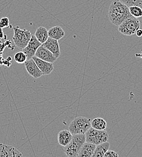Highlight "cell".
Listing matches in <instances>:
<instances>
[{
	"label": "cell",
	"mask_w": 142,
	"mask_h": 157,
	"mask_svg": "<svg viewBox=\"0 0 142 157\" xmlns=\"http://www.w3.org/2000/svg\"><path fill=\"white\" fill-rule=\"evenodd\" d=\"M131 16L127 6L119 0L112 1L108 10V18L113 24L119 26Z\"/></svg>",
	"instance_id": "obj_1"
},
{
	"label": "cell",
	"mask_w": 142,
	"mask_h": 157,
	"mask_svg": "<svg viewBox=\"0 0 142 157\" xmlns=\"http://www.w3.org/2000/svg\"><path fill=\"white\" fill-rule=\"evenodd\" d=\"M85 142V134H74L71 141L64 146L63 151L68 157H78L82 145Z\"/></svg>",
	"instance_id": "obj_2"
},
{
	"label": "cell",
	"mask_w": 142,
	"mask_h": 157,
	"mask_svg": "<svg viewBox=\"0 0 142 157\" xmlns=\"http://www.w3.org/2000/svg\"><path fill=\"white\" fill-rule=\"evenodd\" d=\"M91 127L90 119L84 117H78L71 122L68 130L73 135L85 134Z\"/></svg>",
	"instance_id": "obj_3"
},
{
	"label": "cell",
	"mask_w": 142,
	"mask_h": 157,
	"mask_svg": "<svg viewBox=\"0 0 142 157\" xmlns=\"http://www.w3.org/2000/svg\"><path fill=\"white\" fill-rule=\"evenodd\" d=\"M118 27L121 33L126 36H132L135 35L136 31L140 29V22L137 18L131 16L125 20Z\"/></svg>",
	"instance_id": "obj_4"
},
{
	"label": "cell",
	"mask_w": 142,
	"mask_h": 157,
	"mask_svg": "<svg viewBox=\"0 0 142 157\" xmlns=\"http://www.w3.org/2000/svg\"><path fill=\"white\" fill-rule=\"evenodd\" d=\"M85 141L96 145L108 141L109 135L105 130H98L92 127L85 134Z\"/></svg>",
	"instance_id": "obj_5"
},
{
	"label": "cell",
	"mask_w": 142,
	"mask_h": 157,
	"mask_svg": "<svg viewBox=\"0 0 142 157\" xmlns=\"http://www.w3.org/2000/svg\"><path fill=\"white\" fill-rule=\"evenodd\" d=\"M32 34L27 30L21 29L19 26H16L13 28V40L15 46L20 49L24 48L32 37Z\"/></svg>",
	"instance_id": "obj_6"
},
{
	"label": "cell",
	"mask_w": 142,
	"mask_h": 157,
	"mask_svg": "<svg viewBox=\"0 0 142 157\" xmlns=\"http://www.w3.org/2000/svg\"><path fill=\"white\" fill-rule=\"evenodd\" d=\"M42 45L35 35H32L30 41L27 46L22 49V52L26 55L27 59L32 58L35 55L38 48Z\"/></svg>",
	"instance_id": "obj_7"
},
{
	"label": "cell",
	"mask_w": 142,
	"mask_h": 157,
	"mask_svg": "<svg viewBox=\"0 0 142 157\" xmlns=\"http://www.w3.org/2000/svg\"><path fill=\"white\" fill-rule=\"evenodd\" d=\"M24 65L29 75L33 78H40L42 76L41 70L33 58L27 59L24 62Z\"/></svg>",
	"instance_id": "obj_8"
},
{
	"label": "cell",
	"mask_w": 142,
	"mask_h": 157,
	"mask_svg": "<svg viewBox=\"0 0 142 157\" xmlns=\"http://www.w3.org/2000/svg\"><path fill=\"white\" fill-rule=\"evenodd\" d=\"M22 154L15 147L0 143V157H20Z\"/></svg>",
	"instance_id": "obj_9"
},
{
	"label": "cell",
	"mask_w": 142,
	"mask_h": 157,
	"mask_svg": "<svg viewBox=\"0 0 142 157\" xmlns=\"http://www.w3.org/2000/svg\"><path fill=\"white\" fill-rule=\"evenodd\" d=\"M43 47L50 51L56 58H58L61 56V50L58 40L48 37L47 40L42 44Z\"/></svg>",
	"instance_id": "obj_10"
},
{
	"label": "cell",
	"mask_w": 142,
	"mask_h": 157,
	"mask_svg": "<svg viewBox=\"0 0 142 157\" xmlns=\"http://www.w3.org/2000/svg\"><path fill=\"white\" fill-rule=\"evenodd\" d=\"M35 56L40 59L51 63H54L58 59L50 51L43 47L42 45L36 50Z\"/></svg>",
	"instance_id": "obj_11"
},
{
	"label": "cell",
	"mask_w": 142,
	"mask_h": 157,
	"mask_svg": "<svg viewBox=\"0 0 142 157\" xmlns=\"http://www.w3.org/2000/svg\"><path fill=\"white\" fill-rule=\"evenodd\" d=\"M32 58L35 60L38 68L41 70L42 75H48L53 71V63L45 61L44 60L38 58L35 56H34Z\"/></svg>",
	"instance_id": "obj_12"
},
{
	"label": "cell",
	"mask_w": 142,
	"mask_h": 157,
	"mask_svg": "<svg viewBox=\"0 0 142 157\" xmlns=\"http://www.w3.org/2000/svg\"><path fill=\"white\" fill-rule=\"evenodd\" d=\"M96 147V144L85 141L79 152L78 157H92Z\"/></svg>",
	"instance_id": "obj_13"
},
{
	"label": "cell",
	"mask_w": 142,
	"mask_h": 157,
	"mask_svg": "<svg viewBox=\"0 0 142 157\" xmlns=\"http://www.w3.org/2000/svg\"><path fill=\"white\" fill-rule=\"evenodd\" d=\"M73 134L69 130H62L58 134V141L62 146H67L71 140Z\"/></svg>",
	"instance_id": "obj_14"
},
{
	"label": "cell",
	"mask_w": 142,
	"mask_h": 157,
	"mask_svg": "<svg viewBox=\"0 0 142 157\" xmlns=\"http://www.w3.org/2000/svg\"><path fill=\"white\" fill-rule=\"evenodd\" d=\"M48 36L58 40L62 39L65 35L64 30L60 26H55L48 30Z\"/></svg>",
	"instance_id": "obj_15"
},
{
	"label": "cell",
	"mask_w": 142,
	"mask_h": 157,
	"mask_svg": "<svg viewBox=\"0 0 142 157\" xmlns=\"http://www.w3.org/2000/svg\"><path fill=\"white\" fill-rule=\"evenodd\" d=\"M109 146L110 144L108 141L96 145L94 152L92 155V157H103L106 152L109 149Z\"/></svg>",
	"instance_id": "obj_16"
},
{
	"label": "cell",
	"mask_w": 142,
	"mask_h": 157,
	"mask_svg": "<svg viewBox=\"0 0 142 157\" xmlns=\"http://www.w3.org/2000/svg\"><path fill=\"white\" fill-rule=\"evenodd\" d=\"M35 36L42 44L48 38V33L47 29L44 27H39L35 33Z\"/></svg>",
	"instance_id": "obj_17"
},
{
	"label": "cell",
	"mask_w": 142,
	"mask_h": 157,
	"mask_svg": "<svg viewBox=\"0 0 142 157\" xmlns=\"http://www.w3.org/2000/svg\"><path fill=\"white\" fill-rule=\"evenodd\" d=\"M91 127L98 130H105L107 127L106 121L102 118L96 117L91 121Z\"/></svg>",
	"instance_id": "obj_18"
},
{
	"label": "cell",
	"mask_w": 142,
	"mask_h": 157,
	"mask_svg": "<svg viewBox=\"0 0 142 157\" xmlns=\"http://www.w3.org/2000/svg\"><path fill=\"white\" fill-rule=\"evenodd\" d=\"M6 38H7V36L4 39H0V66L3 65L4 60V59H3V58L2 56L4 50L6 46H9V44H11V42L9 40H6V41L5 40V42H2L5 39H6Z\"/></svg>",
	"instance_id": "obj_19"
},
{
	"label": "cell",
	"mask_w": 142,
	"mask_h": 157,
	"mask_svg": "<svg viewBox=\"0 0 142 157\" xmlns=\"http://www.w3.org/2000/svg\"><path fill=\"white\" fill-rule=\"evenodd\" d=\"M129 10L131 15L135 18H140L142 17V8L139 6L129 7Z\"/></svg>",
	"instance_id": "obj_20"
},
{
	"label": "cell",
	"mask_w": 142,
	"mask_h": 157,
	"mask_svg": "<svg viewBox=\"0 0 142 157\" xmlns=\"http://www.w3.org/2000/svg\"><path fill=\"white\" fill-rule=\"evenodd\" d=\"M14 59L17 63L22 64L27 60V57L23 52H18L14 55Z\"/></svg>",
	"instance_id": "obj_21"
},
{
	"label": "cell",
	"mask_w": 142,
	"mask_h": 157,
	"mask_svg": "<svg viewBox=\"0 0 142 157\" xmlns=\"http://www.w3.org/2000/svg\"><path fill=\"white\" fill-rule=\"evenodd\" d=\"M128 7L131 6H139L142 8V0H119Z\"/></svg>",
	"instance_id": "obj_22"
},
{
	"label": "cell",
	"mask_w": 142,
	"mask_h": 157,
	"mask_svg": "<svg viewBox=\"0 0 142 157\" xmlns=\"http://www.w3.org/2000/svg\"><path fill=\"white\" fill-rule=\"evenodd\" d=\"M10 25V21L8 17H2L0 20V27L2 29L7 28Z\"/></svg>",
	"instance_id": "obj_23"
},
{
	"label": "cell",
	"mask_w": 142,
	"mask_h": 157,
	"mask_svg": "<svg viewBox=\"0 0 142 157\" xmlns=\"http://www.w3.org/2000/svg\"><path fill=\"white\" fill-rule=\"evenodd\" d=\"M104 157H119V155L117 153H116L115 151H111V150H108L106 153L104 155Z\"/></svg>",
	"instance_id": "obj_24"
},
{
	"label": "cell",
	"mask_w": 142,
	"mask_h": 157,
	"mask_svg": "<svg viewBox=\"0 0 142 157\" xmlns=\"http://www.w3.org/2000/svg\"><path fill=\"white\" fill-rule=\"evenodd\" d=\"M11 61H12V58L10 57H9L7 59L4 60L3 65H5L7 67H10L11 65Z\"/></svg>",
	"instance_id": "obj_25"
},
{
	"label": "cell",
	"mask_w": 142,
	"mask_h": 157,
	"mask_svg": "<svg viewBox=\"0 0 142 157\" xmlns=\"http://www.w3.org/2000/svg\"><path fill=\"white\" fill-rule=\"evenodd\" d=\"M136 35L138 37H141L142 36V29H139L136 31Z\"/></svg>",
	"instance_id": "obj_26"
},
{
	"label": "cell",
	"mask_w": 142,
	"mask_h": 157,
	"mask_svg": "<svg viewBox=\"0 0 142 157\" xmlns=\"http://www.w3.org/2000/svg\"><path fill=\"white\" fill-rule=\"evenodd\" d=\"M6 36H7L6 35L4 36V34L2 29L0 27V39H4V38H5Z\"/></svg>",
	"instance_id": "obj_27"
},
{
	"label": "cell",
	"mask_w": 142,
	"mask_h": 157,
	"mask_svg": "<svg viewBox=\"0 0 142 157\" xmlns=\"http://www.w3.org/2000/svg\"><path fill=\"white\" fill-rule=\"evenodd\" d=\"M135 55L136 57H140L142 59V52L141 53H136Z\"/></svg>",
	"instance_id": "obj_28"
}]
</instances>
